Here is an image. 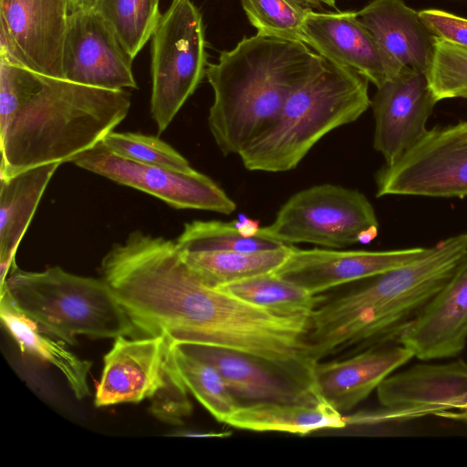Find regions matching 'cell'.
I'll return each mask as SVG.
<instances>
[{
  "instance_id": "1",
  "label": "cell",
  "mask_w": 467,
  "mask_h": 467,
  "mask_svg": "<svg viewBox=\"0 0 467 467\" xmlns=\"http://www.w3.org/2000/svg\"><path fill=\"white\" fill-rule=\"evenodd\" d=\"M100 272L139 334L250 354L317 394L310 317L276 314L208 285L186 264L175 241L139 230L112 245Z\"/></svg>"
},
{
  "instance_id": "2",
  "label": "cell",
  "mask_w": 467,
  "mask_h": 467,
  "mask_svg": "<svg viewBox=\"0 0 467 467\" xmlns=\"http://www.w3.org/2000/svg\"><path fill=\"white\" fill-rule=\"evenodd\" d=\"M130 93L37 74L0 57V177L73 161L128 115Z\"/></svg>"
},
{
  "instance_id": "3",
  "label": "cell",
  "mask_w": 467,
  "mask_h": 467,
  "mask_svg": "<svg viewBox=\"0 0 467 467\" xmlns=\"http://www.w3.org/2000/svg\"><path fill=\"white\" fill-rule=\"evenodd\" d=\"M467 253V233L441 240L419 258L365 279L310 316L307 341L317 361L352 346L396 341L448 281Z\"/></svg>"
},
{
  "instance_id": "4",
  "label": "cell",
  "mask_w": 467,
  "mask_h": 467,
  "mask_svg": "<svg viewBox=\"0 0 467 467\" xmlns=\"http://www.w3.org/2000/svg\"><path fill=\"white\" fill-rule=\"evenodd\" d=\"M300 40L256 33L208 63V125L224 155L240 154L278 118L289 96L325 66Z\"/></svg>"
},
{
  "instance_id": "5",
  "label": "cell",
  "mask_w": 467,
  "mask_h": 467,
  "mask_svg": "<svg viewBox=\"0 0 467 467\" xmlns=\"http://www.w3.org/2000/svg\"><path fill=\"white\" fill-rule=\"evenodd\" d=\"M368 80L326 59L286 99L275 123L240 154L250 171L295 169L325 135L356 121L370 107Z\"/></svg>"
},
{
  "instance_id": "6",
  "label": "cell",
  "mask_w": 467,
  "mask_h": 467,
  "mask_svg": "<svg viewBox=\"0 0 467 467\" xmlns=\"http://www.w3.org/2000/svg\"><path fill=\"white\" fill-rule=\"evenodd\" d=\"M2 290L42 331L68 345H75L78 335L116 338L139 334L102 277L77 275L60 266L28 272L15 263Z\"/></svg>"
},
{
  "instance_id": "7",
  "label": "cell",
  "mask_w": 467,
  "mask_h": 467,
  "mask_svg": "<svg viewBox=\"0 0 467 467\" xmlns=\"http://www.w3.org/2000/svg\"><path fill=\"white\" fill-rule=\"evenodd\" d=\"M378 231L374 208L362 192L325 183L292 195L257 234L285 244L307 243L341 249L369 243Z\"/></svg>"
},
{
  "instance_id": "8",
  "label": "cell",
  "mask_w": 467,
  "mask_h": 467,
  "mask_svg": "<svg viewBox=\"0 0 467 467\" xmlns=\"http://www.w3.org/2000/svg\"><path fill=\"white\" fill-rule=\"evenodd\" d=\"M150 54V113L161 134L206 76L203 20L192 0H172L161 14Z\"/></svg>"
},
{
  "instance_id": "9",
  "label": "cell",
  "mask_w": 467,
  "mask_h": 467,
  "mask_svg": "<svg viewBox=\"0 0 467 467\" xmlns=\"http://www.w3.org/2000/svg\"><path fill=\"white\" fill-rule=\"evenodd\" d=\"M377 197H467V120L428 129L376 175Z\"/></svg>"
},
{
  "instance_id": "10",
  "label": "cell",
  "mask_w": 467,
  "mask_h": 467,
  "mask_svg": "<svg viewBox=\"0 0 467 467\" xmlns=\"http://www.w3.org/2000/svg\"><path fill=\"white\" fill-rule=\"evenodd\" d=\"M72 162L119 184L153 195L176 209L230 214L236 208L220 186L196 170L182 171L133 161L114 153L102 141Z\"/></svg>"
},
{
  "instance_id": "11",
  "label": "cell",
  "mask_w": 467,
  "mask_h": 467,
  "mask_svg": "<svg viewBox=\"0 0 467 467\" xmlns=\"http://www.w3.org/2000/svg\"><path fill=\"white\" fill-rule=\"evenodd\" d=\"M68 0H0V57L37 74L63 78Z\"/></svg>"
},
{
  "instance_id": "12",
  "label": "cell",
  "mask_w": 467,
  "mask_h": 467,
  "mask_svg": "<svg viewBox=\"0 0 467 467\" xmlns=\"http://www.w3.org/2000/svg\"><path fill=\"white\" fill-rule=\"evenodd\" d=\"M385 421L428 415L467 420V363L417 364L394 372L377 389Z\"/></svg>"
},
{
  "instance_id": "13",
  "label": "cell",
  "mask_w": 467,
  "mask_h": 467,
  "mask_svg": "<svg viewBox=\"0 0 467 467\" xmlns=\"http://www.w3.org/2000/svg\"><path fill=\"white\" fill-rule=\"evenodd\" d=\"M133 58L105 19L91 6L68 16L63 48V78L119 90L137 88Z\"/></svg>"
},
{
  "instance_id": "14",
  "label": "cell",
  "mask_w": 467,
  "mask_h": 467,
  "mask_svg": "<svg viewBox=\"0 0 467 467\" xmlns=\"http://www.w3.org/2000/svg\"><path fill=\"white\" fill-rule=\"evenodd\" d=\"M437 102L427 74L406 66L377 88L370 101L375 119L373 146L385 165L394 163L426 133Z\"/></svg>"
},
{
  "instance_id": "15",
  "label": "cell",
  "mask_w": 467,
  "mask_h": 467,
  "mask_svg": "<svg viewBox=\"0 0 467 467\" xmlns=\"http://www.w3.org/2000/svg\"><path fill=\"white\" fill-rule=\"evenodd\" d=\"M428 247L386 251L300 249L292 245L285 262L274 272L314 295L362 281L420 257Z\"/></svg>"
},
{
  "instance_id": "16",
  "label": "cell",
  "mask_w": 467,
  "mask_h": 467,
  "mask_svg": "<svg viewBox=\"0 0 467 467\" xmlns=\"http://www.w3.org/2000/svg\"><path fill=\"white\" fill-rule=\"evenodd\" d=\"M303 36L304 43L325 59L355 70L376 88L404 67L379 46L357 11L310 9L304 20Z\"/></svg>"
},
{
  "instance_id": "17",
  "label": "cell",
  "mask_w": 467,
  "mask_h": 467,
  "mask_svg": "<svg viewBox=\"0 0 467 467\" xmlns=\"http://www.w3.org/2000/svg\"><path fill=\"white\" fill-rule=\"evenodd\" d=\"M172 343L184 353L214 367L242 405L258 402L317 405L324 402L312 389L262 358L216 346Z\"/></svg>"
},
{
  "instance_id": "18",
  "label": "cell",
  "mask_w": 467,
  "mask_h": 467,
  "mask_svg": "<svg viewBox=\"0 0 467 467\" xmlns=\"http://www.w3.org/2000/svg\"><path fill=\"white\" fill-rule=\"evenodd\" d=\"M169 347L165 336L116 337L103 358L94 405L99 408L151 399L165 384Z\"/></svg>"
},
{
  "instance_id": "19",
  "label": "cell",
  "mask_w": 467,
  "mask_h": 467,
  "mask_svg": "<svg viewBox=\"0 0 467 467\" xmlns=\"http://www.w3.org/2000/svg\"><path fill=\"white\" fill-rule=\"evenodd\" d=\"M397 342L420 360L457 357L467 344V253Z\"/></svg>"
},
{
  "instance_id": "20",
  "label": "cell",
  "mask_w": 467,
  "mask_h": 467,
  "mask_svg": "<svg viewBox=\"0 0 467 467\" xmlns=\"http://www.w3.org/2000/svg\"><path fill=\"white\" fill-rule=\"evenodd\" d=\"M413 358L409 348L397 342L370 346L343 359L318 361L314 369L316 392L335 410L347 415Z\"/></svg>"
},
{
  "instance_id": "21",
  "label": "cell",
  "mask_w": 467,
  "mask_h": 467,
  "mask_svg": "<svg viewBox=\"0 0 467 467\" xmlns=\"http://www.w3.org/2000/svg\"><path fill=\"white\" fill-rule=\"evenodd\" d=\"M379 46L402 66L427 74L434 55V35L419 11L403 0H372L357 11Z\"/></svg>"
},
{
  "instance_id": "22",
  "label": "cell",
  "mask_w": 467,
  "mask_h": 467,
  "mask_svg": "<svg viewBox=\"0 0 467 467\" xmlns=\"http://www.w3.org/2000/svg\"><path fill=\"white\" fill-rule=\"evenodd\" d=\"M60 164H43L0 177V287L16 263V249Z\"/></svg>"
},
{
  "instance_id": "23",
  "label": "cell",
  "mask_w": 467,
  "mask_h": 467,
  "mask_svg": "<svg viewBox=\"0 0 467 467\" xmlns=\"http://www.w3.org/2000/svg\"><path fill=\"white\" fill-rule=\"evenodd\" d=\"M0 317L22 353L55 366L78 400L90 395L88 376L92 363L69 351L64 341L41 332L40 327L16 307L6 290L0 291Z\"/></svg>"
},
{
  "instance_id": "24",
  "label": "cell",
  "mask_w": 467,
  "mask_h": 467,
  "mask_svg": "<svg viewBox=\"0 0 467 467\" xmlns=\"http://www.w3.org/2000/svg\"><path fill=\"white\" fill-rule=\"evenodd\" d=\"M225 424L253 431H278L307 434L347 426L345 415L326 402L306 405L286 402H258L241 405Z\"/></svg>"
},
{
  "instance_id": "25",
  "label": "cell",
  "mask_w": 467,
  "mask_h": 467,
  "mask_svg": "<svg viewBox=\"0 0 467 467\" xmlns=\"http://www.w3.org/2000/svg\"><path fill=\"white\" fill-rule=\"evenodd\" d=\"M292 245L255 252L182 253L186 264L208 285L222 286L275 272L288 256Z\"/></svg>"
},
{
  "instance_id": "26",
  "label": "cell",
  "mask_w": 467,
  "mask_h": 467,
  "mask_svg": "<svg viewBox=\"0 0 467 467\" xmlns=\"http://www.w3.org/2000/svg\"><path fill=\"white\" fill-rule=\"evenodd\" d=\"M259 223L248 218L233 222L195 220L184 224L175 240L181 252H255L275 249L285 244L256 235Z\"/></svg>"
},
{
  "instance_id": "27",
  "label": "cell",
  "mask_w": 467,
  "mask_h": 467,
  "mask_svg": "<svg viewBox=\"0 0 467 467\" xmlns=\"http://www.w3.org/2000/svg\"><path fill=\"white\" fill-rule=\"evenodd\" d=\"M258 307L291 317H310L323 299L274 272L218 286Z\"/></svg>"
},
{
  "instance_id": "28",
  "label": "cell",
  "mask_w": 467,
  "mask_h": 467,
  "mask_svg": "<svg viewBox=\"0 0 467 467\" xmlns=\"http://www.w3.org/2000/svg\"><path fill=\"white\" fill-rule=\"evenodd\" d=\"M176 369L195 399L220 422L242 404L233 396L219 371L211 364L188 355L170 341Z\"/></svg>"
},
{
  "instance_id": "29",
  "label": "cell",
  "mask_w": 467,
  "mask_h": 467,
  "mask_svg": "<svg viewBox=\"0 0 467 467\" xmlns=\"http://www.w3.org/2000/svg\"><path fill=\"white\" fill-rule=\"evenodd\" d=\"M160 0H93L92 7L110 26L134 59L161 16Z\"/></svg>"
},
{
  "instance_id": "30",
  "label": "cell",
  "mask_w": 467,
  "mask_h": 467,
  "mask_svg": "<svg viewBox=\"0 0 467 467\" xmlns=\"http://www.w3.org/2000/svg\"><path fill=\"white\" fill-rule=\"evenodd\" d=\"M241 3L257 33L304 42L303 24L312 8L294 0H241Z\"/></svg>"
},
{
  "instance_id": "31",
  "label": "cell",
  "mask_w": 467,
  "mask_h": 467,
  "mask_svg": "<svg viewBox=\"0 0 467 467\" xmlns=\"http://www.w3.org/2000/svg\"><path fill=\"white\" fill-rule=\"evenodd\" d=\"M101 141L114 153L133 161L182 171L194 170L182 154L158 137L112 130Z\"/></svg>"
},
{
  "instance_id": "32",
  "label": "cell",
  "mask_w": 467,
  "mask_h": 467,
  "mask_svg": "<svg viewBox=\"0 0 467 467\" xmlns=\"http://www.w3.org/2000/svg\"><path fill=\"white\" fill-rule=\"evenodd\" d=\"M427 77L438 101L467 92V49L439 37Z\"/></svg>"
},
{
  "instance_id": "33",
  "label": "cell",
  "mask_w": 467,
  "mask_h": 467,
  "mask_svg": "<svg viewBox=\"0 0 467 467\" xmlns=\"http://www.w3.org/2000/svg\"><path fill=\"white\" fill-rule=\"evenodd\" d=\"M187 392L188 389L176 369L169 347L166 381L150 399L151 413L159 420L170 424H182L183 419L188 417L192 410Z\"/></svg>"
},
{
  "instance_id": "34",
  "label": "cell",
  "mask_w": 467,
  "mask_h": 467,
  "mask_svg": "<svg viewBox=\"0 0 467 467\" xmlns=\"http://www.w3.org/2000/svg\"><path fill=\"white\" fill-rule=\"evenodd\" d=\"M419 14L434 36L467 49V18L436 8Z\"/></svg>"
},
{
  "instance_id": "35",
  "label": "cell",
  "mask_w": 467,
  "mask_h": 467,
  "mask_svg": "<svg viewBox=\"0 0 467 467\" xmlns=\"http://www.w3.org/2000/svg\"><path fill=\"white\" fill-rule=\"evenodd\" d=\"M93 0H68L69 11L91 7Z\"/></svg>"
},
{
  "instance_id": "36",
  "label": "cell",
  "mask_w": 467,
  "mask_h": 467,
  "mask_svg": "<svg viewBox=\"0 0 467 467\" xmlns=\"http://www.w3.org/2000/svg\"><path fill=\"white\" fill-rule=\"evenodd\" d=\"M297 4L301 5L304 7L313 8V7H321V4L317 0H294Z\"/></svg>"
},
{
  "instance_id": "37",
  "label": "cell",
  "mask_w": 467,
  "mask_h": 467,
  "mask_svg": "<svg viewBox=\"0 0 467 467\" xmlns=\"http://www.w3.org/2000/svg\"><path fill=\"white\" fill-rule=\"evenodd\" d=\"M321 5H327L329 7H335L336 6V0H317Z\"/></svg>"
},
{
  "instance_id": "38",
  "label": "cell",
  "mask_w": 467,
  "mask_h": 467,
  "mask_svg": "<svg viewBox=\"0 0 467 467\" xmlns=\"http://www.w3.org/2000/svg\"><path fill=\"white\" fill-rule=\"evenodd\" d=\"M461 98L467 99V92H465L464 94H462V96Z\"/></svg>"
}]
</instances>
